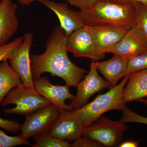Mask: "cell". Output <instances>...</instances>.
<instances>
[{
    "mask_svg": "<svg viewBox=\"0 0 147 147\" xmlns=\"http://www.w3.org/2000/svg\"><path fill=\"white\" fill-rule=\"evenodd\" d=\"M79 12L84 25L89 26L115 27L128 30L136 26V6L132 4L98 0L91 8Z\"/></svg>",
    "mask_w": 147,
    "mask_h": 147,
    "instance_id": "7a4b0ae2",
    "label": "cell"
},
{
    "mask_svg": "<svg viewBox=\"0 0 147 147\" xmlns=\"http://www.w3.org/2000/svg\"><path fill=\"white\" fill-rule=\"evenodd\" d=\"M23 84L20 76L9 65L8 61L0 63V105L13 88Z\"/></svg>",
    "mask_w": 147,
    "mask_h": 147,
    "instance_id": "ac0fdd59",
    "label": "cell"
},
{
    "mask_svg": "<svg viewBox=\"0 0 147 147\" xmlns=\"http://www.w3.org/2000/svg\"><path fill=\"white\" fill-rule=\"evenodd\" d=\"M135 5L136 26L147 42V7L141 3H137Z\"/></svg>",
    "mask_w": 147,
    "mask_h": 147,
    "instance_id": "ffe728a7",
    "label": "cell"
},
{
    "mask_svg": "<svg viewBox=\"0 0 147 147\" xmlns=\"http://www.w3.org/2000/svg\"><path fill=\"white\" fill-rule=\"evenodd\" d=\"M128 77L129 74L126 75L119 84L112 87L107 92L97 96L91 102L71 111L72 114L81 120L84 128L108 111H123L126 108V103L123 100V91Z\"/></svg>",
    "mask_w": 147,
    "mask_h": 147,
    "instance_id": "3957f363",
    "label": "cell"
},
{
    "mask_svg": "<svg viewBox=\"0 0 147 147\" xmlns=\"http://www.w3.org/2000/svg\"><path fill=\"white\" fill-rule=\"evenodd\" d=\"M147 97V69L129 74L127 83L123 89L125 102L139 100Z\"/></svg>",
    "mask_w": 147,
    "mask_h": 147,
    "instance_id": "e0dca14e",
    "label": "cell"
},
{
    "mask_svg": "<svg viewBox=\"0 0 147 147\" xmlns=\"http://www.w3.org/2000/svg\"><path fill=\"white\" fill-rule=\"evenodd\" d=\"M68 3L80 10H86L91 8L98 0H66Z\"/></svg>",
    "mask_w": 147,
    "mask_h": 147,
    "instance_id": "484cf974",
    "label": "cell"
},
{
    "mask_svg": "<svg viewBox=\"0 0 147 147\" xmlns=\"http://www.w3.org/2000/svg\"><path fill=\"white\" fill-rule=\"evenodd\" d=\"M24 36L23 42L13 51L8 60L11 67L20 76L23 84L27 86L34 87L30 55L33 35L27 32Z\"/></svg>",
    "mask_w": 147,
    "mask_h": 147,
    "instance_id": "ba28073f",
    "label": "cell"
},
{
    "mask_svg": "<svg viewBox=\"0 0 147 147\" xmlns=\"http://www.w3.org/2000/svg\"><path fill=\"white\" fill-rule=\"evenodd\" d=\"M108 86V82L98 74V71L92 61L89 71L76 87L77 94L70 105L73 110L79 109L86 104L94 94Z\"/></svg>",
    "mask_w": 147,
    "mask_h": 147,
    "instance_id": "8fae6325",
    "label": "cell"
},
{
    "mask_svg": "<svg viewBox=\"0 0 147 147\" xmlns=\"http://www.w3.org/2000/svg\"><path fill=\"white\" fill-rule=\"evenodd\" d=\"M103 1L109 2L117 3L121 4H126L128 3L125 0H100Z\"/></svg>",
    "mask_w": 147,
    "mask_h": 147,
    "instance_id": "4dcf8cb0",
    "label": "cell"
},
{
    "mask_svg": "<svg viewBox=\"0 0 147 147\" xmlns=\"http://www.w3.org/2000/svg\"><path fill=\"white\" fill-rule=\"evenodd\" d=\"M17 9L12 0L0 1V47L9 43L19 28Z\"/></svg>",
    "mask_w": 147,
    "mask_h": 147,
    "instance_id": "5bb4252c",
    "label": "cell"
},
{
    "mask_svg": "<svg viewBox=\"0 0 147 147\" xmlns=\"http://www.w3.org/2000/svg\"><path fill=\"white\" fill-rule=\"evenodd\" d=\"M0 128L13 133L21 131V125L15 121L5 119L0 117Z\"/></svg>",
    "mask_w": 147,
    "mask_h": 147,
    "instance_id": "d4e9b609",
    "label": "cell"
},
{
    "mask_svg": "<svg viewBox=\"0 0 147 147\" xmlns=\"http://www.w3.org/2000/svg\"><path fill=\"white\" fill-rule=\"evenodd\" d=\"M129 59L114 55L113 57L103 61H93L97 71L104 76L109 86H115L119 79L127 75Z\"/></svg>",
    "mask_w": 147,
    "mask_h": 147,
    "instance_id": "2e32d148",
    "label": "cell"
},
{
    "mask_svg": "<svg viewBox=\"0 0 147 147\" xmlns=\"http://www.w3.org/2000/svg\"><path fill=\"white\" fill-rule=\"evenodd\" d=\"M144 69H147V50L138 56L129 59L127 74Z\"/></svg>",
    "mask_w": 147,
    "mask_h": 147,
    "instance_id": "7402d4cb",
    "label": "cell"
},
{
    "mask_svg": "<svg viewBox=\"0 0 147 147\" xmlns=\"http://www.w3.org/2000/svg\"><path fill=\"white\" fill-rule=\"evenodd\" d=\"M36 142L32 147H71L69 142L57 139L48 133L39 134L33 137Z\"/></svg>",
    "mask_w": 147,
    "mask_h": 147,
    "instance_id": "d6986e66",
    "label": "cell"
},
{
    "mask_svg": "<svg viewBox=\"0 0 147 147\" xmlns=\"http://www.w3.org/2000/svg\"><path fill=\"white\" fill-rule=\"evenodd\" d=\"M147 50V42L137 26L128 30L110 53L131 59Z\"/></svg>",
    "mask_w": 147,
    "mask_h": 147,
    "instance_id": "7c38bea8",
    "label": "cell"
},
{
    "mask_svg": "<svg viewBox=\"0 0 147 147\" xmlns=\"http://www.w3.org/2000/svg\"><path fill=\"white\" fill-rule=\"evenodd\" d=\"M139 142L126 141L123 142L119 146L120 147H137L139 146Z\"/></svg>",
    "mask_w": 147,
    "mask_h": 147,
    "instance_id": "83f0119b",
    "label": "cell"
},
{
    "mask_svg": "<svg viewBox=\"0 0 147 147\" xmlns=\"http://www.w3.org/2000/svg\"><path fill=\"white\" fill-rule=\"evenodd\" d=\"M123 122L136 123L147 125V117L133 112L127 107L123 110V116L120 120Z\"/></svg>",
    "mask_w": 147,
    "mask_h": 147,
    "instance_id": "cb8c5ba5",
    "label": "cell"
},
{
    "mask_svg": "<svg viewBox=\"0 0 147 147\" xmlns=\"http://www.w3.org/2000/svg\"><path fill=\"white\" fill-rule=\"evenodd\" d=\"M127 129L128 126L125 123L101 116L84 128L82 136L99 142L103 146L116 147Z\"/></svg>",
    "mask_w": 147,
    "mask_h": 147,
    "instance_id": "5b68a950",
    "label": "cell"
},
{
    "mask_svg": "<svg viewBox=\"0 0 147 147\" xmlns=\"http://www.w3.org/2000/svg\"><path fill=\"white\" fill-rule=\"evenodd\" d=\"M33 83L35 89L50 103L61 110L73 111L72 106L70 104H66L65 101L73 100L76 96L71 94L69 92L70 86L67 84L64 86L53 85L46 76L34 79Z\"/></svg>",
    "mask_w": 147,
    "mask_h": 147,
    "instance_id": "30bf717a",
    "label": "cell"
},
{
    "mask_svg": "<svg viewBox=\"0 0 147 147\" xmlns=\"http://www.w3.org/2000/svg\"><path fill=\"white\" fill-rule=\"evenodd\" d=\"M84 128L82 121L71 111L61 110L48 133L57 139L74 142L82 137Z\"/></svg>",
    "mask_w": 147,
    "mask_h": 147,
    "instance_id": "9c48e42d",
    "label": "cell"
},
{
    "mask_svg": "<svg viewBox=\"0 0 147 147\" xmlns=\"http://www.w3.org/2000/svg\"><path fill=\"white\" fill-rule=\"evenodd\" d=\"M18 2L22 5L28 6L30 5L34 2L38 0H18Z\"/></svg>",
    "mask_w": 147,
    "mask_h": 147,
    "instance_id": "f546056e",
    "label": "cell"
},
{
    "mask_svg": "<svg viewBox=\"0 0 147 147\" xmlns=\"http://www.w3.org/2000/svg\"><path fill=\"white\" fill-rule=\"evenodd\" d=\"M102 145L93 139L86 137H81L80 139L74 141L71 144L72 147H102Z\"/></svg>",
    "mask_w": 147,
    "mask_h": 147,
    "instance_id": "4316f807",
    "label": "cell"
},
{
    "mask_svg": "<svg viewBox=\"0 0 147 147\" xmlns=\"http://www.w3.org/2000/svg\"><path fill=\"white\" fill-rule=\"evenodd\" d=\"M21 145H30L28 139L21 134L16 136H9L0 129V147H13Z\"/></svg>",
    "mask_w": 147,
    "mask_h": 147,
    "instance_id": "44dd1931",
    "label": "cell"
},
{
    "mask_svg": "<svg viewBox=\"0 0 147 147\" xmlns=\"http://www.w3.org/2000/svg\"><path fill=\"white\" fill-rule=\"evenodd\" d=\"M139 102H141V103H143V104H144L147 105V99H144V98H142V99H140L138 100Z\"/></svg>",
    "mask_w": 147,
    "mask_h": 147,
    "instance_id": "1f68e13d",
    "label": "cell"
},
{
    "mask_svg": "<svg viewBox=\"0 0 147 147\" xmlns=\"http://www.w3.org/2000/svg\"><path fill=\"white\" fill-rule=\"evenodd\" d=\"M24 40V36L16 38L13 41L0 47V63L3 61H8L13 51L19 46Z\"/></svg>",
    "mask_w": 147,
    "mask_h": 147,
    "instance_id": "603a6c76",
    "label": "cell"
},
{
    "mask_svg": "<svg viewBox=\"0 0 147 147\" xmlns=\"http://www.w3.org/2000/svg\"><path fill=\"white\" fill-rule=\"evenodd\" d=\"M128 3L132 4L135 5L137 3H141L147 7V0H125Z\"/></svg>",
    "mask_w": 147,
    "mask_h": 147,
    "instance_id": "f1b7e54d",
    "label": "cell"
},
{
    "mask_svg": "<svg viewBox=\"0 0 147 147\" xmlns=\"http://www.w3.org/2000/svg\"><path fill=\"white\" fill-rule=\"evenodd\" d=\"M50 103L34 87L27 86L22 84L12 89L4 98L1 105L2 107L10 104L16 105L14 108L3 110L5 114L27 116Z\"/></svg>",
    "mask_w": 147,
    "mask_h": 147,
    "instance_id": "277c9868",
    "label": "cell"
},
{
    "mask_svg": "<svg viewBox=\"0 0 147 147\" xmlns=\"http://www.w3.org/2000/svg\"><path fill=\"white\" fill-rule=\"evenodd\" d=\"M60 109L50 103L31 115L26 116L21 125V135L28 139L39 134L48 133L57 119Z\"/></svg>",
    "mask_w": 147,
    "mask_h": 147,
    "instance_id": "8992f818",
    "label": "cell"
},
{
    "mask_svg": "<svg viewBox=\"0 0 147 147\" xmlns=\"http://www.w3.org/2000/svg\"><path fill=\"white\" fill-rule=\"evenodd\" d=\"M94 43L98 52L101 54L110 53L127 30L112 26H90Z\"/></svg>",
    "mask_w": 147,
    "mask_h": 147,
    "instance_id": "9a60e30c",
    "label": "cell"
},
{
    "mask_svg": "<svg viewBox=\"0 0 147 147\" xmlns=\"http://www.w3.org/2000/svg\"><path fill=\"white\" fill-rule=\"evenodd\" d=\"M66 47L76 58L86 57L92 61L103 59L105 54L98 52L95 47L90 27L84 25L67 37Z\"/></svg>",
    "mask_w": 147,
    "mask_h": 147,
    "instance_id": "52a82bcc",
    "label": "cell"
},
{
    "mask_svg": "<svg viewBox=\"0 0 147 147\" xmlns=\"http://www.w3.org/2000/svg\"><path fill=\"white\" fill-rule=\"evenodd\" d=\"M57 16L60 22V27L67 37L77 29L84 26L79 11L72 10L66 3L55 2L50 0H38Z\"/></svg>",
    "mask_w": 147,
    "mask_h": 147,
    "instance_id": "4fadbf2b",
    "label": "cell"
},
{
    "mask_svg": "<svg viewBox=\"0 0 147 147\" xmlns=\"http://www.w3.org/2000/svg\"><path fill=\"white\" fill-rule=\"evenodd\" d=\"M67 38L62 28L56 27L46 40L45 52L30 55L33 79L48 72L62 79L69 86L77 87L88 72L70 60L66 47Z\"/></svg>",
    "mask_w": 147,
    "mask_h": 147,
    "instance_id": "6da1fadb",
    "label": "cell"
}]
</instances>
